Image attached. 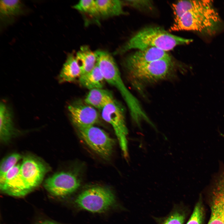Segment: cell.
Segmentation results:
<instances>
[{"mask_svg": "<svg viewBox=\"0 0 224 224\" xmlns=\"http://www.w3.org/2000/svg\"><path fill=\"white\" fill-rule=\"evenodd\" d=\"M172 7L175 22L171 31H192L212 36L222 28V19L212 0L180 1Z\"/></svg>", "mask_w": 224, "mask_h": 224, "instance_id": "obj_1", "label": "cell"}, {"mask_svg": "<svg viewBox=\"0 0 224 224\" xmlns=\"http://www.w3.org/2000/svg\"><path fill=\"white\" fill-rule=\"evenodd\" d=\"M95 53L96 63L105 81L119 91L127 105L132 119L139 126L143 121L152 124V122L139 101L124 84L112 56L108 52L103 50H97Z\"/></svg>", "mask_w": 224, "mask_h": 224, "instance_id": "obj_2", "label": "cell"}, {"mask_svg": "<svg viewBox=\"0 0 224 224\" xmlns=\"http://www.w3.org/2000/svg\"><path fill=\"white\" fill-rule=\"evenodd\" d=\"M124 65L130 82L139 91L148 85L169 80L176 75L175 65L171 57Z\"/></svg>", "mask_w": 224, "mask_h": 224, "instance_id": "obj_3", "label": "cell"}, {"mask_svg": "<svg viewBox=\"0 0 224 224\" xmlns=\"http://www.w3.org/2000/svg\"><path fill=\"white\" fill-rule=\"evenodd\" d=\"M192 40L172 35L157 27H147L139 31L127 42L116 50L122 54L132 49L140 50L155 48L167 52L180 45L187 44Z\"/></svg>", "mask_w": 224, "mask_h": 224, "instance_id": "obj_4", "label": "cell"}, {"mask_svg": "<svg viewBox=\"0 0 224 224\" xmlns=\"http://www.w3.org/2000/svg\"><path fill=\"white\" fill-rule=\"evenodd\" d=\"M116 202L115 197L109 189L101 186L88 189L79 194L75 202L79 208L94 213L109 209Z\"/></svg>", "mask_w": 224, "mask_h": 224, "instance_id": "obj_5", "label": "cell"}, {"mask_svg": "<svg viewBox=\"0 0 224 224\" xmlns=\"http://www.w3.org/2000/svg\"><path fill=\"white\" fill-rule=\"evenodd\" d=\"M77 129L80 137L90 148L102 158H110L115 141L106 133L94 125Z\"/></svg>", "mask_w": 224, "mask_h": 224, "instance_id": "obj_6", "label": "cell"}, {"mask_svg": "<svg viewBox=\"0 0 224 224\" xmlns=\"http://www.w3.org/2000/svg\"><path fill=\"white\" fill-rule=\"evenodd\" d=\"M208 192L210 216L208 224H224V170L214 176Z\"/></svg>", "mask_w": 224, "mask_h": 224, "instance_id": "obj_7", "label": "cell"}, {"mask_svg": "<svg viewBox=\"0 0 224 224\" xmlns=\"http://www.w3.org/2000/svg\"><path fill=\"white\" fill-rule=\"evenodd\" d=\"M101 110L102 118L113 128L124 156H127L126 136L128 131L123 108L114 100L106 105Z\"/></svg>", "mask_w": 224, "mask_h": 224, "instance_id": "obj_8", "label": "cell"}, {"mask_svg": "<svg viewBox=\"0 0 224 224\" xmlns=\"http://www.w3.org/2000/svg\"><path fill=\"white\" fill-rule=\"evenodd\" d=\"M80 185L78 179L69 172L56 173L45 181L44 186L50 193L54 196L63 197L76 191Z\"/></svg>", "mask_w": 224, "mask_h": 224, "instance_id": "obj_9", "label": "cell"}, {"mask_svg": "<svg viewBox=\"0 0 224 224\" xmlns=\"http://www.w3.org/2000/svg\"><path fill=\"white\" fill-rule=\"evenodd\" d=\"M49 169L44 163L35 157H24L21 164V176L30 192L42 182Z\"/></svg>", "mask_w": 224, "mask_h": 224, "instance_id": "obj_10", "label": "cell"}, {"mask_svg": "<svg viewBox=\"0 0 224 224\" xmlns=\"http://www.w3.org/2000/svg\"><path fill=\"white\" fill-rule=\"evenodd\" d=\"M71 120L77 128L93 126L99 120L95 108L86 103L76 102L68 107Z\"/></svg>", "mask_w": 224, "mask_h": 224, "instance_id": "obj_11", "label": "cell"}, {"mask_svg": "<svg viewBox=\"0 0 224 224\" xmlns=\"http://www.w3.org/2000/svg\"><path fill=\"white\" fill-rule=\"evenodd\" d=\"M21 165H16L2 178L0 179V188L3 192L10 195L24 196L30 192L21 176Z\"/></svg>", "mask_w": 224, "mask_h": 224, "instance_id": "obj_12", "label": "cell"}, {"mask_svg": "<svg viewBox=\"0 0 224 224\" xmlns=\"http://www.w3.org/2000/svg\"><path fill=\"white\" fill-rule=\"evenodd\" d=\"M170 57L166 52L155 48L138 50L128 56L124 64H135L147 63Z\"/></svg>", "mask_w": 224, "mask_h": 224, "instance_id": "obj_13", "label": "cell"}, {"mask_svg": "<svg viewBox=\"0 0 224 224\" xmlns=\"http://www.w3.org/2000/svg\"><path fill=\"white\" fill-rule=\"evenodd\" d=\"M0 138L1 142L7 143L15 132L12 113L7 105L1 102L0 106Z\"/></svg>", "mask_w": 224, "mask_h": 224, "instance_id": "obj_14", "label": "cell"}, {"mask_svg": "<svg viewBox=\"0 0 224 224\" xmlns=\"http://www.w3.org/2000/svg\"><path fill=\"white\" fill-rule=\"evenodd\" d=\"M82 72L76 55L69 54L63 64L58 79L60 83L71 82L80 77Z\"/></svg>", "mask_w": 224, "mask_h": 224, "instance_id": "obj_15", "label": "cell"}, {"mask_svg": "<svg viewBox=\"0 0 224 224\" xmlns=\"http://www.w3.org/2000/svg\"><path fill=\"white\" fill-rule=\"evenodd\" d=\"M114 100L111 93L102 88L90 90L86 96L85 102L95 108L102 110L108 104Z\"/></svg>", "mask_w": 224, "mask_h": 224, "instance_id": "obj_16", "label": "cell"}, {"mask_svg": "<svg viewBox=\"0 0 224 224\" xmlns=\"http://www.w3.org/2000/svg\"><path fill=\"white\" fill-rule=\"evenodd\" d=\"M75 55L80 67L81 75L90 72L96 64L95 52H93L87 45L82 46Z\"/></svg>", "mask_w": 224, "mask_h": 224, "instance_id": "obj_17", "label": "cell"}, {"mask_svg": "<svg viewBox=\"0 0 224 224\" xmlns=\"http://www.w3.org/2000/svg\"><path fill=\"white\" fill-rule=\"evenodd\" d=\"M80 84L90 90L102 88L105 81L104 76L97 63L90 72L79 78Z\"/></svg>", "mask_w": 224, "mask_h": 224, "instance_id": "obj_18", "label": "cell"}, {"mask_svg": "<svg viewBox=\"0 0 224 224\" xmlns=\"http://www.w3.org/2000/svg\"><path fill=\"white\" fill-rule=\"evenodd\" d=\"M100 16L109 17L125 14L123 2L118 0H96Z\"/></svg>", "mask_w": 224, "mask_h": 224, "instance_id": "obj_19", "label": "cell"}, {"mask_svg": "<svg viewBox=\"0 0 224 224\" xmlns=\"http://www.w3.org/2000/svg\"><path fill=\"white\" fill-rule=\"evenodd\" d=\"M22 4L19 0H1V16L3 20L13 17L22 13Z\"/></svg>", "mask_w": 224, "mask_h": 224, "instance_id": "obj_20", "label": "cell"}, {"mask_svg": "<svg viewBox=\"0 0 224 224\" xmlns=\"http://www.w3.org/2000/svg\"><path fill=\"white\" fill-rule=\"evenodd\" d=\"M75 9L93 16H100L96 0H82L73 7Z\"/></svg>", "mask_w": 224, "mask_h": 224, "instance_id": "obj_21", "label": "cell"}, {"mask_svg": "<svg viewBox=\"0 0 224 224\" xmlns=\"http://www.w3.org/2000/svg\"><path fill=\"white\" fill-rule=\"evenodd\" d=\"M21 157L20 154L15 153L3 159L0 164V179L3 178L7 173L16 165V164Z\"/></svg>", "mask_w": 224, "mask_h": 224, "instance_id": "obj_22", "label": "cell"}, {"mask_svg": "<svg viewBox=\"0 0 224 224\" xmlns=\"http://www.w3.org/2000/svg\"><path fill=\"white\" fill-rule=\"evenodd\" d=\"M204 209L201 197L196 203L193 212L186 224H203L204 219Z\"/></svg>", "mask_w": 224, "mask_h": 224, "instance_id": "obj_23", "label": "cell"}, {"mask_svg": "<svg viewBox=\"0 0 224 224\" xmlns=\"http://www.w3.org/2000/svg\"><path fill=\"white\" fill-rule=\"evenodd\" d=\"M186 218L184 211L179 207L174 209L166 217L162 224H184Z\"/></svg>", "mask_w": 224, "mask_h": 224, "instance_id": "obj_24", "label": "cell"}, {"mask_svg": "<svg viewBox=\"0 0 224 224\" xmlns=\"http://www.w3.org/2000/svg\"><path fill=\"white\" fill-rule=\"evenodd\" d=\"M128 5L138 8H143L150 7L152 5L150 1L129 0L126 1Z\"/></svg>", "mask_w": 224, "mask_h": 224, "instance_id": "obj_25", "label": "cell"}, {"mask_svg": "<svg viewBox=\"0 0 224 224\" xmlns=\"http://www.w3.org/2000/svg\"><path fill=\"white\" fill-rule=\"evenodd\" d=\"M39 224H58L57 223H55V222L49 221H45L44 222H42L40 223Z\"/></svg>", "mask_w": 224, "mask_h": 224, "instance_id": "obj_26", "label": "cell"}]
</instances>
